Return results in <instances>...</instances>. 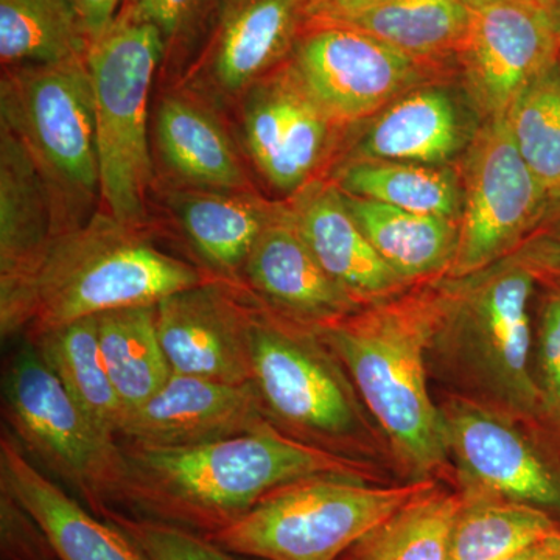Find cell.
I'll return each instance as SVG.
<instances>
[{
  "label": "cell",
  "instance_id": "cell-1",
  "mask_svg": "<svg viewBox=\"0 0 560 560\" xmlns=\"http://www.w3.org/2000/svg\"><path fill=\"white\" fill-rule=\"evenodd\" d=\"M128 477L119 503L143 518L205 536L226 528L280 486L318 477L378 480L381 470L320 451L275 425L197 447L127 445Z\"/></svg>",
  "mask_w": 560,
  "mask_h": 560
},
{
  "label": "cell",
  "instance_id": "cell-2",
  "mask_svg": "<svg viewBox=\"0 0 560 560\" xmlns=\"http://www.w3.org/2000/svg\"><path fill=\"white\" fill-rule=\"evenodd\" d=\"M441 290L442 278L418 283L316 329L345 364L407 481L434 480L451 464L425 359Z\"/></svg>",
  "mask_w": 560,
  "mask_h": 560
},
{
  "label": "cell",
  "instance_id": "cell-3",
  "mask_svg": "<svg viewBox=\"0 0 560 560\" xmlns=\"http://www.w3.org/2000/svg\"><path fill=\"white\" fill-rule=\"evenodd\" d=\"M537 285L511 256L466 278H442L425 359L430 381L447 396L547 430L530 363Z\"/></svg>",
  "mask_w": 560,
  "mask_h": 560
},
{
  "label": "cell",
  "instance_id": "cell-4",
  "mask_svg": "<svg viewBox=\"0 0 560 560\" xmlns=\"http://www.w3.org/2000/svg\"><path fill=\"white\" fill-rule=\"evenodd\" d=\"M213 279L158 248L140 228L108 212L60 232L13 300L0 305L2 337L28 335L72 320L154 305L176 291Z\"/></svg>",
  "mask_w": 560,
  "mask_h": 560
},
{
  "label": "cell",
  "instance_id": "cell-5",
  "mask_svg": "<svg viewBox=\"0 0 560 560\" xmlns=\"http://www.w3.org/2000/svg\"><path fill=\"white\" fill-rule=\"evenodd\" d=\"M253 374L265 412L282 433L378 470L394 463L345 364L319 331L256 301Z\"/></svg>",
  "mask_w": 560,
  "mask_h": 560
},
{
  "label": "cell",
  "instance_id": "cell-6",
  "mask_svg": "<svg viewBox=\"0 0 560 560\" xmlns=\"http://www.w3.org/2000/svg\"><path fill=\"white\" fill-rule=\"evenodd\" d=\"M0 119L31 151L57 210L58 234L102 200L94 90L86 58L3 69Z\"/></svg>",
  "mask_w": 560,
  "mask_h": 560
},
{
  "label": "cell",
  "instance_id": "cell-7",
  "mask_svg": "<svg viewBox=\"0 0 560 560\" xmlns=\"http://www.w3.org/2000/svg\"><path fill=\"white\" fill-rule=\"evenodd\" d=\"M436 480L399 486L342 475L302 478L272 490L249 512L209 539L259 560H338L368 533Z\"/></svg>",
  "mask_w": 560,
  "mask_h": 560
},
{
  "label": "cell",
  "instance_id": "cell-8",
  "mask_svg": "<svg viewBox=\"0 0 560 560\" xmlns=\"http://www.w3.org/2000/svg\"><path fill=\"white\" fill-rule=\"evenodd\" d=\"M101 158L102 201L120 223L140 228L153 179L149 145L150 94L164 62V43L150 22L125 7L86 55Z\"/></svg>",
  "mask_w": 560,
  "mask_h": 560
},
{
  "label": "cell",
  "instance_id": "cell-9",
  "mask_svg": "<svg viewBox=\"0 0 560 560\" xmlns=\"http://www.w3.org/2000/svg\"><path fill=\"white\" fill-rule=\"evenodd\" d=\"M3 411L21 444L95 514L119 503L128 477L125 448L81 410L33 342L16 350L7 366Z\"/></svg>",
  "mask_w": 560,
  "mask_h": 560
},
{
  "label": "cell",
  "instance_id": "cell-10",
  "mask_svg": "<svg viewBox=\"0 0 560 560\" xmlns=\"http://www.w3.org/2000/svg\"><path fill=\"white\" fill-rule=\"evenodd\" d=\"M458 245L445 278H466L511 256L540 219L550 195L518 153L506 117L482 121L464 154Z\"/></svg>",
  "mask_w": 560,
  "mask_h": 560
},
{
  "label": "cell",
  "instance_id": "cell-11",
  "mask_svg": "<svg viewBox=\"0 0 560 560\" xmlns=\"http://www.w3.org/2000/svg\"><path fill=\"white\" fill-rule=\"evenodd\" d=\"M463 493H485L550 512L560 521V442L547 430L474 401L440 405Z\"/></svg>",
  "mask_w": 560,
  "mask_h": 560
},
{
  "label": "cell",
  "instance_id": "cell-12",
  "mask_svg": "<svg viewBox=\"0 0 560 560\" xmlns=\"http://www.w3.org/2000/svg\"><path fill=\"white\" fill-rule=\"evenodd\" d=\"M291 65L335 124L371 119L420 84L453 77L452 66L420 61L366 33L340 25H307Z\"/></svg>",
  "mask_w": 560,
  "mask_h": 560
},
{
  "label": "cell",
  "instance_id": "cell-13",
  "mask_svg": "<svg viewBox=\"0 0 560 560\" xmlns=\"http://www.w3.org/2000/svg\"><path fill=\"white\" fill-rule=\"evenodd\" d=\"M560 58V38L540 0L471 9L456 49L458 77L482 120L506 117L512 103Z\"/></svg>",
  "mask_w": 560,
  "mask_h": 560
},
{
  "label": "cell",
  "instance_id": "cell-14",
  "mask_svg": "<svg viewBox=\"0 0 560 560\" xmlns=\"http://www.w3.org/2000/svg\"><path fill=\"white\" fill-rule=\"evenodd\" d=\"M242 128L246 151L265 180L280 194L296 195L318 179L340 125L289 60L243 95Z\"/></svg>",
  "mask_w": 560,
  "mask_h": 560
},
{
  "label": "cell",
  "instance_id": "cell-15",
  "mask_svg": "<svg viewBox=\"0 0 560 560\" xmlns=\"http://www.w3.org/2000/svg\"><path fill=\"white\" fill-rule=\"evenodd\" d=\"M253 312L248 291L219 279L158 302V334L173 374L253 382Z\"/></svg>",
  "mask_w": 560,
  "mask_h": 560
},
{
  "label": "cell",
  "instance_id": "cell-16",
  "mask_svg": "<svg viewBox=\"0 0 560 560\" xmlns=\"http://www.w3.org/2000/svg\"><path fill=\"white\" fill-rule=\"evenodd\" d=\"M455 75L420 84L368 119L342 164L361 161L448 165L464 156L481 114Z\"/></svg>",
  "mask_w": 560,
  "mask_h": 560
},
{
  "label": "cell",
  "instance_id": "cell-17",
  "mask_svg": "<svg viewBox=\"0 0 560 560\" xmlns=\"http://www.w3.org/2000/svg\"><path fill=\"white\" fill-rule=\"evenodd\" d=\"M272 425L253 382L230 385L173 374L145 404L128 412L119 438L150 448L197 447Z\"/></svg>",
  "mask_w": 560,
  "mask_h": 560
},
{
  "label": "cell",
  "instance_id": "cell-18",
  "mask_svg": "<svg viewBox=\"0 0 560 560\" xmlns=\"http://www.w3.org/2000/svg\"><path fill=\"white\" fill-rule=\"evenodd\" d=\"M242 282L261 307L312 329L363 307L324 270L294 226L287 205L250 250Z\"/></svg>",
  "mask_w": 560,
  "mask_h": 560
},
{
  "label": "cell",
  "instance_id": "cell-19",
  "mask_svg": "<svg viewBox=\"0 0 560 560\" xmlns=\"http://www.w3.org/2000/svg\"><path fill=\"white\" fill-rule=\"evenodd\" d=\"M307 7L308 0H223L202 49V79L224 98H242L290 60Z\"/></svg>",
  "mask_w": 560,
  "mask_h": 560
},
{
  "label": "cell",
  "instance_id": "cell-20",
  "mask_svg": "<svg viewBox=\"0 0 560 560\" xmlns=\"http://www.w3.org/2000/svg\"><path fill=\"white\" fill-rule=\"evenodd\" d=\"M0 489L35 522L58 560H150L124 529L92 515L36 469L7 434L0 441Z\"/></svg>",
  "mask_w": 560,
  "mask_h": 560
},
{
  "label": "cell",
  "instance_id": "cell-21",
  "mask_svg": "<svg viewBox=\"0 0 560 560\" xmlns=\"http://www.w3.org/2000/svg\"><path fill=\"white\" fill-rule=\"evenodd\" d=\"M287 206L294 226L324 270L353 300L366 305L411 289V283L401 279L372 246L334 180H313Z\"/></svg>",
  "mask_w": 560,
  "mask_h": 560
},
{
  "label": "cell",
  "instance_id": "cell-22",
  "mask_svg": "<svg viewBox=\"0 0 560 560\" xmlns=\"http://www.w3.org/2000/svg\"><path fill=\"white\" fill-rule=\"evenodd\" d=\"M164 200L210 278L238 289L250 250L283 206L261 200L253 190L179 186L168 187Z\"/></svg>",
  "mask_w": 560,
  "mask_h": 560
},
{
  "label": "cell",
  "instance_id": "cell-23",
  "mask_svg": "<svg viewBox=\"0 0 560 560\" xmlns=\"http://www.w3.org/2000/svg\"><path fill=\"white\" fill-rule=\"evenodd\" d=\"M57 234V210L38 165L0 125V304L16 296Z\"/></svg>",
  "mask_w": 560,
  "mask_h": 560
},
{
  "label": "cell",
  "instance_id": "cell-24",
  "mask_svg": "<svg viewBox=\"0 0 560 560\" xmlns=\"http://www.w3.org/2000/svg\"><path fill=\"white\" fill-rule=\"evenodd\" d=\"M154 142L175 186L205 190H250L237 147L219 117L184 92L158 103Z\"/></svg>",
  "mask_w": 560,
  "mask_h": 560
},
{
  "label": "cell",
  "instance_id": "cell-25",
  "mask_svg": "<svg viewBox=\"0 0 560 560\" xmlns=\"http://www.w3.org/2000/svg\"><path fill=\"white\" fill-rule=\"evenodd\" d=\"M345 200L372 246L401 279L418 285L448 275L458 245L459 223L348 194Z\"/></svg>",
  "mask_w": 560,
  "mask_h": 560
},
{
  "label": "cell",
  "instance_id": "cell-26",
  "mask_svg": "<svg viewBox=\"0 0 560 560\" xmlns=\"http://www.w3.org/2000/svg\"><path fill=\"white\" fill-rule=\"evenodd\" d=\"M470 13L464 0H383L357 13L308 25L352 28L420 61L456 68V49Z\"/></svg>",
  "mask_w": 560,
  "mask_h": 560
},
{
  "label": "cell",
  "instance_id": "cell-27",
  "mask_svg": "<svg viewBox=\"0 0 560 560\" xmlns=\"http://www.w3.org/2000/svg\"><path fill=\"white\" fill-rule=\"evenodd\" d=\"M32 342L81 410L119 440L127 411L103 360L97 315L39 331Z\"/></svg>",
  "mask_w": 560,
  "mask_h": 560
},
{
  "label": "cell",
  "instance_id": "cell-28",
  "mask_svg": "<svg viewBox=\"0 0 560 560\" xmlns=\"http://www.w3.org/2000/svg\"><path fill=\"white\" fill-rule=\"evenodd\" d=\"M334 183L345 194L459 223L463 176L451 165L361 161L342 164Z\"/></svg>",
  "mask_w": 560,
  "mask_h": 560
},
{
  "label": "cell",
  "instance_id": "cell-29",
  "mask_svg": "<svg viewBox=\"0 0 560 560\" xmlns=\"http://www.w3.org/2000/svg\"><path fill=\"white\" fill-rule=\"evenodd\" d=\"M98 341L125 411L145 404L173 375L156 327V304L97 315Z\"/></svg>",
  "mask_w": 560,
  "mask_h": 560
},
{
  "label": "cell",
  "instance_id": "cell-30",
  "mask_svg": "<svg viewBox=\"0 0 560 560\" xmlns=\"http://www.w3.org/2000/svg\"><path fill=\"white\" fill-rule=\"evenodd\" d=\"M460 495L447 560H501L560 529L559 518L539 508L485 493Z\"/></svg>",
  "mask_w": 560,
  "mask_h": 560
},
{
  "label": "cell",
  "instance_id": "cell-31",
  "mask_svg": "<svg viewBox=\"0 0 560 560\" xmlns=\"http://www.w3.org/2000/svg\"><path fill=\"white\" fill-rule=\"evenodd\" d=\"M88 50L72 0H0L3 69L84 60Z\"/></svg>",
  "mask_w": 560,
  "mask_h": 560
},
{
  "label": "cell",
  "instance_id": "cell-32",
  "mask_svg": "<svg viewBox=\"0 0 560 560\" xmlns=\"http://www.w3.org/2000/svg\"><path fill=\"white\" fill-rule=\"evenodd\" d=\"M463 495L434 486L405 504L342 555V560H447Z\"/></svg>",
  "mask_w": 560,
  "mask_h": 560
},
{
  "label": "cell",
  "instance_id": "cell-33",
  "mask_svg": "<svg viewBox=\"0 0 560 560\" xmlns=\"http://www.w3.org/2000/svg\"><path fill=\"white\" fill-rule=\"evenodd\" d=\"M512 139L530 173L551 197L560 195V58L512 103Z\"/></svg>",
  "mask_w": 560,
  "mask_h": 560
},
{
  "label": "cell",
  "instance_id": "cell-34",
  "mask_svg": "<svg viewBox=\"0 0 560 560\" xmlns=\"http://www.w3.org/2000/svg\"><path fill=\"white\" fill-rule=\"evenodd\" d=\"M223 0H132L140 20L150 22L164 43V62H180L202 44L205 49Z\"/></svg>",
  "mask_w": 560,
  "mask_h": 560
},
{
  "label": "cell",
  "instance_id": "cell-35",
  "mask_svg": "<svg viewBox=\"0 0 560 560\" xmlns=\"http://www.w3.org/2000/svg\"><path fill=\"white\" fill-rule=\"evenodd\" d=\"M530 363L545 429L560 442V289L545 287L540 296Z\"/></svg>",
  "mask_w": 560,
  "mask_h": 560
},
{
  "label": "cell",
  "instance_id": "cell-36",
  "mask_svg": "<svg viewBox=\"0 0 560 560\" xmlns=\"http://www.w3.org/2000/svg\"><path fill=\"white\" fill-rule=\"evenodd\" d=\"M101 517L124 529L150 560H246L224 550L208 536L171 523L128 517L114 510L103 511Z\"/></svg>",
  "mask_w": 560,
  "mask_h": 560
},
{
  "label": "cell",
  "instance_id": "cell-37",
  "mask_svg": "<svg viewBox=\"0 0 560 560\" xmlns=\"http://www.w3.org/2000/svg\"><path fill=\"white\" fill-rule=\"evenodd\" d=\"M511 257L522 261L548 289H560V195L551 197L540 219Z\"/></svg>",
  "mask_w": 560,
  "mask_h": 560
},
{
  "label": "cell",
  "instance_id": "cell-38",
  "mask_svg": "<svg viewBox=\"0 0 560 560\" xmlns=\"http://www.w3.org/2000/svg\"><path fill=\"white\" fill-rule=\"evenodd\" d=\"M88 40L94 43L119 20L127 0H72Z\"/></svg>",
  "mask_w": 560,
  "mask_h": 560
},
{
  "label": "cell",
  "instance_id": "cell-39",
  "mask_svg": "<svg viewBox=\"0 0 560 560\" xmlns=\"http://www.w3.org/2000/svg\"><path fill=\"white\" fill-rule=\"evenodd\" d=\"M383 0H308L307 24H316L357 13Z\"/></svg>",
  "mask_w": 560,
  "mask_h": 560
},
{
  "label": "cell",
  "instance_id": "cell-40",
  "mask_svg": "<svg viewBox=\"0 0 560 560\" xmlns=\"http://www.w3.org/2000/svg\"><path fill=\"white\" fill-rule=\"evenodd\" d=\"M501 560H560V529Z\"/></svg>",
  "mask_w": 560,
  "mask_h": 560
},
{
  "label": "cell",
  "instance_id": "cell-41",
  "mask_svg": "<svg viewBox=\"0 0 560 560\" xmlns=\"http://www.w3.org/2000/svg\"><path fill=\"white\" fill-rule=\"evenodd\" d=\"M545 11L552 22V27L556 28L560 38V0H540Z\"/></svg>",
  "mask_w": 560,
  "mask_h": 560
},
{
  "label": "cell",
  "instance_id": "cell-42",
  "mask_svg": "<svg viewBox=\"0 0 560 560\" xmlns=\"http://www.w3.org/2000/svg\"><path fill=\"white\" fill-rule=\"evenodd\" d=\"M470 9H478V7L490 5V3L511 2V0H464Z\"/></svg>",
  "mask_w": 560,
  "mask_h": 560
},
{
  "label": "cell",
  "instance_id": "cell-43",
  "mask_svg": "<svg viewBox=\"0 0 560 560\" xmlns=\"http://www.w3.org/2000/svg\"><path fill=\"white\" fill-rule=\"evenodd\" d=\"M9 560H16V559H9Z\"/></svg>",
  "mask_w": 560,
  "mask_h": 560
}]
</instances>
